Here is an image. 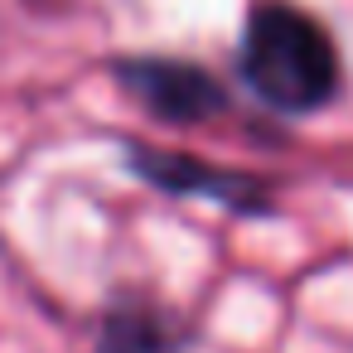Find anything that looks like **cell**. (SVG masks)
Instances as JSON below:
<instances>
[{"instance_id":"1","label":"cell","mask_w":353,"mask_h":353,"mask_svg":"<svg viewBox=\"0 0 353 353\" xmlns=\"http://www.w3.org/2000/svg\"><path fill=\"white\" fill-rule=\"evenodd\" d=\"M242 83L276 112L305 117L334 102L339 92V49L324 25L285 0L256 6L237 39Z\"/></svg>"},{"instance_id":"2","label":"cell","mask_w":353,"mask_h":353,"mask_svg":"<svg viewBox=\"0 0 353 353\" xmlns=\"http://www.w3.org/2000/svg\"><path fill=\"white\" fill-rule=\"evenodd\" d=\"M117 83L160 121L170 126H194V121H208L228 107V92L213 73H203L199 63H184V59H126L117 63Z\"/></svg>"},{"instance_id":"3","label":"cell","mask_w":353,"mask_h":353,"mask_svg":"<svg viewBox=\"0 0 353 353\" xmlns=\"http://www.w3.org/2000/svg\"><path fill=\"white\" fill-rule=\"evenodd\" d=\"M131 165H136V174H145L155 189H170V194H203V199H218V203H228V208H266V194H261L256 179L232 174V170H218V165H203V160H194V155L136 145V150H131Z\"/></svg>"},{"instance_id":"4","label":"cell","mask_w":353,"mask_h":353,"mask_svg":"<svg viewBox=\"0 0 353 353\" xmlns=\"http://www.w3.org/2000/svg\"><path fill=\"white\" fill-rule=\"evenodd\" d=\"M102 353H174V348H170V339H165L150 319H141V314H121V319L107 324Z\"/></svg>"}]
</instances>
